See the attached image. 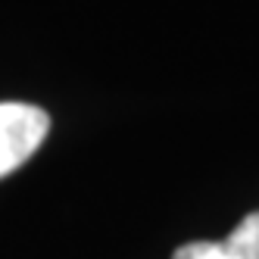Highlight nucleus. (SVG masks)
Masks as SVG:
<instances>
[{
    "label": "nucleus",
    "instance_id": "obj_1",
    "mask_svg": "<svg viewBox=\"0 0 259 259\" xmlns=\"http://www.w3.org/2000/svg\"><path fill=\"white\" fill-rule=\"evenodd\" d=\"M50 116L31 103H0V178L16 172L44 144Z\"/></svg>",
    "mask_w": 259,
    "mask_h": 259
},
{
    "label": "nucleus",
    "instance_id": "obj_2",
    "mask_svg": "<svg viewBox=\"0 0 259 259\" xmlns=\"http://www.w3.org/2000/svg\"><path fill=\"white\" fill-rule=\"evenodd\" d=\"M172 259H259V209L240 219L225 240H191Z\"/></svg>",
    "mask_w": 259,
    "mask_h": 259
}]
</instances>
